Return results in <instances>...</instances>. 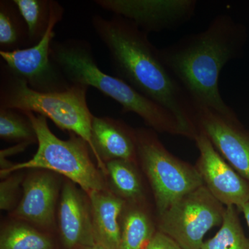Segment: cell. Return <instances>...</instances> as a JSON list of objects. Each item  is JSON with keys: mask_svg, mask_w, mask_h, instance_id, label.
<instances>
[{"mask_svg": "<svg viewBox=\"0 0 249 249\" xmlns=\"http://www.w3.org/2000/svg\"><path fill=\"white\" fill-rule=\"evenodd\" d=\"M91 23L109 51L116 76L171 112L194 140L199 109L165 66L147 33L117 15L109 19L95 15Z\"/></svg>", "mask_w": 249, "mask_h": 249, "instance_id": "1", "label": "cell"}, {"mask_svg": "<svg viewBox=\"0 0 249 249\" xmlns=\"http://www.w3.org/2000/svg\"><path fill=\"white\" fill-rule=\"evenodd\" d=\"M245 30L230 16L218 15L204 31L159 49L160 58L198 109L206 108L226 118L235 113L223 100L219 76L237 58L245 42Z\"/></svg>", "mask_w": 249, "mask_h": 249, "instance_id": "2", "label": "cell"}, {"mask_svg": "<svg viewBox=\"0 0 249 249\" xmlns=\"http://www.w3.org/2000/svg\"><path fill=\"white\" fill-rule=\"evenodd\" d=\"M51 58L71 84L96 88L119 103L123 112L137 114L156 132L188 138L171 112L139 92L124 80L103 72L95 61L92 49L87 41H53Z\"/></svg>", "mask_w": 249, "mask_h": 249, "instance_id": "3", "label": "cell"}, {"mask_svg": "<svg viewBox=\"0 0 249 249\" xmlns=\"http://www.w3.org/2000/svg\"><path fill=\"white\" fill-rule=\"evenodd\" d=\"M88 87L73 84L59 92H40L9 71L4 63L0 76V108L32 112L45 116L64 131L76 134L88 142L91 153L93 116L87 102Z\"/></svg>", "mask_w": 249, "mask_h": 249, "instance_id": "4", "label": "cell"}, {"mask_svg": "<svg viewBox=\"0 0 249 249\" xmlns=\"http://www.w3.org/2000/svg\"><path fill=\"white\" fill-rule=\"evenodd\" d=\"M24 113L35 129L38 147L31 160L14 164L0 173L1 178L22 170H50L78 185L88 196L95 192L106 191L102 175L91 160L88 142L72 133L70 139L62 140L51 131L45 116Z\"/></svg>", "mask_w": 249, "mask_h": 249, "instance_id": "5", "label": "cell"}, {"mask_svg": "<svg viewBox=\"0 0 249 249\" xmlns=\"http://www.w3.org/2000/svg\"><path fill=\"white\" fill-rule=\"evenodd\" d=\"M137 157L150 183L157 215L182 196L204 186L196 165L170 153L153 129H137Z\"/></svg>", "mask_w": 249, "mask_h": 249, "instance_id": "6", "label": "cell"}, {"mask_svg": "<svg viewBox=\"0 0 249 249\" xmlns=\"http://www.w3.org/2000/svg\"><path fill=\"white\" fill-rule=\"evenodd\" d=\"M225 209L204 185L157 215V229L182 249H201L205 235L222 224Z\"/></svg>", "mask_w": 249, "mask_h": 249, "instance_id": "7", "label": "cell"}, {"mask_svg": "<svg viewBox=\"0 0 249 249\" xmlns=\"http://www.w3.org/2000/svg\"><path fill=\"white\" fill-rule=\"evenodd\" d=\"M64 8L51 0L50 19L47 30L37 43L13 52L0 50L4 64L14 74L27 82L31 89L40 92H59L72 84L63 76L51 58L55 36L54 28L62 19Z\"/></svg>", "mask_w": 249, "mask_h": 249, "instance_id": "8", "label": "cell"}, {"mask_svg": "<svg viewBox=\"0 0 249 249\" xmlns=\"http://www.w3.org/2000/svg\"><path fill=\"white\" fill-rule=\"evenodd\" d=\"M94 2L146 33L183 25L193 18L196 6L194 0H96Z\"/></svg>", "mask_w": 249, "mask_h": 249, "instance_id": "9", "label": "cell"}, {"mask_svg": "<svg viewBox=\"0 0 249 249\" xmlns=\"http://www.w3.org/2000/svg\"><path fill=\"white\" fill-rule=\"evenodd\" d=\"M194 141L199 152L196 167L204 186L224 206L240 211L249 201V181L223 158L204 132L199 131Z\"/></svg>", "mask_w": 249, "mask_h": 249, "instance_id": "10", "label": "cell"}, {"mask_svg": "<svg viewBox=\"0 0 249 249\" xmlns=\"http://www.w3.org/2000/svg\"><path fill=\"white\" fill-rule=\"evenodd\" d=\"M198 128L206 134L223 158L249 181V131L237 117H224L201 108Z\"/></svg>", "mask_w": 249, "mask_h": 249, "instance_id": "11", "label": "cell"}, {"mask_svg": "<svg viewBox=\"0 0 249 249\" xmlns=\"http://www.w3.org/2000/svg\"><path fill=\"white\" fill-rule=\"evenodd\" d=\"M59 206V227L67 249L96 245L90 201L71 181L62 188Z\"/></svg>", "mask_w": 249, "mask_h": 249, "instance_id": "12", "label": "cell"}, {"mask_svg": "<svg viewBox=\"0 0 249 249\" xmlns=\"http://www.w3.org/2000/svg\"><path fill=\"white\" fill-rule=\"evenodd\" d=\"M93 156L98 168L107 175L106 163L125 160L138 163L137 131L122 121L93 116L91 123Z\"/></svg>", "mask_w": 249, "mask_h": 249, "instance_id": "13", "label": "cell"}, {"mask_svg": "<svg viewBox=\"0 0 249 249\" xmlns=\"http://www.w3.org/2000/svg\"><path fill=\"white\" fill-rule=\"evenodd\" d=\"M22 186V199L14 217L45 229L52 227L58 192L55 178L47 172H37L24 178Z\"/></svg>", "mask_w": 249, "mask_h": 249, "instance_id": "14", "label": "cell"}, {"mask_svg": "<svg viewBox=\"0 0 249 249\" xmlns=\"http://www.w3.org/2000/svg\"><path fill=\"white\" fill-rule=\"evenodd\" d=\"M88 197L96 244L106 249H119L120 219L126 201L107 191L95 192Z\"/></svg>", "mask_w": 249, "mask_h": 249, "instance_id": "15", "label": "cell"}, {"mask_svg": "<svg viewBox=\"0 0 249 249\" xmlns=\"http://www.w3.org/2000/svg\"><path fill=\"white\" fill-rule=\"evenodd\" d=\"M120 226L119 249H143L157 231L143 201L125 203Z\"/></svg>", "mask_w": 249, "mask_h": 249, "instance_id": "16", "label": "cell"}, {"mask_svg": "<svg viewBox=\"0 0 249 249\" xmlns=\"http://www.w3.org/2000/svg\"><path fill=\"white\" fill-rule=\"evenodd\" d=\"M137 163L125 160H112L106 163L113 193L126 202L144 200V188Z\"/></svg>", "mask_w": 249, "mask_h": 249, "instance_id": "17", "label": "cell"}, {"mask_svg": "<svg viewBox=\"0 0 249 249\" xmlns=\"http://www.w3.org/2000/svg\"><path fill=\"white\" fill-rule=\"evenodd\" d=\"M27 24L14 1H0V47L1 51L13 52L29 48Z\"/></svg>", "mask_w": 249, "mask_h": 249, "instance_id": "18", "label": "cell"}, {"mask_svg": "<svg viewBox=\"0 0 249 249\" xmlns=\"http://www.w3.org/2000/svg\"><path fill=\"white\" fill-rule=\"evenodd\" d=\"M239 211L227 206L219 231L206 241L201 249H249V240L241 225Z\"/></svg>", "mask_w": 249, "mask_h": 249, "instance_id": "19", "label": "cell"}, {"mask_svg": "<svg viewBox=\"0 0 249 249\" xmlns=\"http://www.w3.org/2000/svg\"><path fill=\"white\" fill-rule=\"evenodd\" d=\"M0 249H54L50 237L25 222L9 224L1 231Z\"/></svg>", "mask_w": 249, "mask_h": 249, "instance_id": "20", "label": "cell"}, {"mask_svg": "<svg viewBox=\"0 0 249 249\" xmlns=\"http://www.w3.org/2000/svg\"><path fill=\"white\" fill-rule=\"evenodd\" d=\"M27 24L31 47L43 37L50 19L51 0H14Z\"/></svg>", "mask_w": 249, "mask_h": 249, "instance_id": "21", "label": "cell"}, {"mask_svg": "<svg viewBox=\"0 0 249 249\" xmlns=\"http://www.w3.org/2000/svg\"><path fill=\"white\" fill-rule=\"evenodd\" d=\"M0 137L19 143L37 142L35 129L27 114L13 109L0 108Z\"/></svg>", "mask_w": 249, "mask_h": 249, "instance_id": "22", "label": "cell"}, {"mask_svg": "<svg viewBox=\"0 0 249 249\" xmlns=\"http://www.w3.org/2000/svg\"><path fill=\"white\" fill-rule=\"evenodd\" d=\"M23 183L22 175H9L0 183V209L11 211L18 199L19 186Z\"/></svg>", "mask_w": 249, "mask_h": 249, "instance_id": "23", "label": "cell"}, {"mask_svg": "<svg viewBox=\"0 0 249 249\" xmlns=\"http://www.w3.org/2000/svg\"><path fill=\"white\" fill-rule=\"evenodd\" d=\"M143 249H182L169 236L157 231Z\"/></svg>", "mask_w": 249, "mask_h": 249, "instance_id": "24", "label": "cell"}, {"mask_svg": "<svg viewBox=\"0 0 249 249\" xmlns=\"http://www.w3.org/2000/svg\"><path fill=\"white\" fill-rule=\"evenodd\" d=\"M240 212L243 213L246 222H247L249 229V201L242 206V208L240 209Z\"/></svg>", "mask_w": 249, "mask_h": 249, "instance_id": "25", "label": "cell"}, {"mask_svg": "<svg viewBox=\"0 0 249 249\" xmlns=\"http://www.w3.org/2000/svg\"><path fill=\"white\" fill-rule=\"evenodd\" d=\"M79 249H105L104 247H102V246L97 245V244H96V245H94V246H90V247H83V248H80Z\"/></svg>", "mask_w": 249, "mask_h": 249, "instance_id": "26", "label": "cell"}]
</instances>
